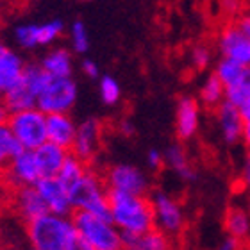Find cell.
Instances as JSON below:
<instances>
[{"label":"cell","instance_id":"6da1fadb","mask_svg":"<svg viewBox=\"0 0 250 250\" xmlns=\"http://www.w3.org/2000/svg\"><path fill=\"white\" fill-rule=\"evenodd\" d=\"M107 198L111 206V220L122 232L143 234L156 227L152 200H148L145 195L107 188Z\"/></svg>","mask_w":250,"mask_h":250},{"label":"cell","instance_id":"7a4b0ae2","mask_svg":"<svg viewBox=\"0 0 250 250\" xmlns=\"http://www.w3.org/2000/svg\"><path fill=\"white\" fill-rule=\"evenodd\" d=\"M27 240L36 250L81 249V240L72 220L50 211L27 224Z\"/></svg>","mask_w":250,"mask_h":250},{"label":"cell","instance_id":"3957f363","mask_svg":"<svg viewBox=\"0 0 250 250\" xmlns=\"http://www.w3.org/2000/svg\"><path fill=\"white\" fill-rule=\"evenodd\" d=\"M72 222L77 229L81 249L84 250H118L122 249L120 229L111 220L100 218L84 209H73Z\"/></svg>","mask_w":250,"mask_h":250},{"label":"cell","instance_id":"277c9868","mask_svg":"<svg viewBox=\"0 0 250 250\" xmlns=\"http://www.w3.org/2000/svg\"><path fill=\"white\" fill-rule=\"evenodd\" d=\"M70 198H72L73 209H84L100 218L111 220V206L105 181L91 170H88L83 181L70 191Z\"/></svg>","mask_w":250,"mask_h":250},{"label":"cell","instance_id":"5b68a950","mask_svg":"<svg viewBox=\"0 0 250 250\" xmlns=\"http://www.w3.org/2000/svg\"><path fill=\"white\" fill-rule=\"evenodd\" d=\"M7 125H9V129L13 130L15 138L23 148L36 150L38 146L48 141L47 115L38 107L13 113L9 116Z\"/></svg>","mask_w":250,"mask_h":250},{"label":"cell","instance_id":"8992f818","mask_svg":"<svg viewBox=\"0 0 250 250\" xmlns=\"http://www.w3.org/2000/svg\"><path fill=\"white\" fill-rule=\"evenodd\" d=\"M77 99V86L70 77H50L38 95V109L45 115L68 113Z\"/></svg>","mask_w":250,"mask_h":250},{"label":"cell","instance_id":"52a82bcc","mask_svg":"<svg viewBox=\"0 0 250 250\" xmlns=\"http://www.w3.org/2000/svg\"><path fill=\"white\" fill-rule=\"evenodd\" d=\"M2 173L7 175V181L13 188L36 186L38 181L43 177L36 159V152L29 148H21Z\"/></svg>","mask_w":250,"mask_h":250},{"label":"cell","instance_id":"ba28073f","mask_svg":"<svg viewBox=\"0 0 250 250\" xmlns=\"http://www.w3.org/2000/svg\"><path fill=\"white\" fill-rule=\"evenodd\" d=\"M156 227L168 236H177L184 229V213L172 197L165 193H156L152 197Z\"/></svg>","mask_w":250,"mask_h":250},{"label":"cell","instance_id":"9c48e42d","mask_svg":"<svg viewBox=\"0 0 250 250\" xmlns=\"http://www.w3.org/2000/svg\"><path fill=\"white\" fill-rule=\"evenodd\" d=\"M100 136H102V125L99 120L89 118V120L83 122L77 127L75 140H73L70 152L89 165L100 148Z\"/></svg>","mask_w":250,"mask_h":250},{"label":"cell","instance_id":"30bf717a","mask_svg":"<svg viewBox=\"0 0 250 250\" xmlns=\"http://www.w3.org/2000/svg\"><path fill=\"white\" fill-rule=\"evenodd\" d=\"M36 188L40 195L43 197L45 204L50 213L61 214V216H70L73 213V204L70 198V193L62 183L58 179V175L52 177H42L36 183Z\"/></svg>","mask_w":250,"mask_h":250},{"label":"cell","instance_id":"8fae6325","mask_svg":"<svg viewBox=\"0 0 250 250\" xmlns=\"http://www.w3.org/2000/svg\"><path fill=\"white\" fill-rule=\"evenodd\" d=\"M218 47L224 58H230L243 66H250V38L245 36L232 21L220 32Z\"/></svg>","mask_w":250,"mask_h":250},{"label":"cell","instance_id":"7c38bea8","mask_svg":"<svg viewBox=\"0 0 250 250\" xmlns=\"http://www.w3.org/2000/svg\"><path fill=\"white\" fill-rule=\"evenodd\" d=\"M105 186L111 189L134 193V195H145L148 189V181L143 173L129 165H118L113 167L105 175Z\"/></svg>","mask_w":250,"mask_h":250},{"label":"cell","instance_id":"4fadbf2b","mask_svg":"<svg viewBox=\"0 0 250 250\" xmlns=\"http://www.w3.org/2000/svg\"><path fill=\"white\" fill-rule=\"evenodd\" d=\"M13 208L23 222H32L34 218L48 213V208L43 197L40 195L36 186H20L15 188L13 195Z\"/></svg>","mask_w":250,"mask_h":250},{"label":"cell","instance_id":"5bb4252c","mask_svg":"<svg viewBox=\"0 0 250 250\" xmlns=\"http://www.w3.org/2000/svg\"><path fill=\"white\" fill-rule=\"evenodd\" d=\"M216 118H218L220 130L224 140L229 145H234L238 141H243V124H245V116L241 113L238 105H234L229 100H224L218 107L214 109Z\"/></svg>","mask_w":250,"mask_h":250},{"label":"cell","instance_id":"9a60e30c","mask_svg":"<svg viewBox=\"0 0 250 250\" xmlns=\"http://www.w3.org/2000/svg\"><path fill=\"white\" fill-rule=\"evenodd\" d=\"M75 132H77V125L68 116V113H52L47 115V138L52 143L64 146V148H72V143L75 140Z\"/></svg>","mask_w":250,"mask_h":250},{"label":"cell","instance_id":"2e32d148","mask_svg":"<svg viewBox=\"0 0 250 250\" xmlns=\"http://www.w3.org/2000/svg\"><path fill=\"white\" fill-rule=\"evenodd\" d=\"M34 152H36V159H38V165H40V170H42L43 177L58 175L62 167V163L66 161L68 154H70L68 148L58 145V143H52V141H45V143L38 146Z\"/></svg>","mask_w":250,"mask_h":250},{"label":"cell","instance_id":"e0dca14e","mask_svg":"<svg viewBox=\"0 0 250 250\" xmlns=\"http://www.w3.org/2000/svg\"><path fill=\"white\" fill-rule=\"evenodd\" d=\"M198 118H200V109H198L197 100L189 97L179 100L175 127H177V136L181 140H189L195 136L198 129Z\"/></svg>","mask_w":250,"mask_h":250},{"label":"cell","instance_id":"ac0fdd59","mask_svg":"<svg viewBox=\"0 0 250 250\" xmlns=\"http://www.w3.org/2000/svg\"><path fill=\"white\" fill-rule=\"evenodd\" d=\"M25 62L21 61L20 56L11 52L7 48L0 50V91L5 93L7 89L15 88L23 77Z\"/></svg>","mask_w":250,"mask_h":250},{"label":"cell","instance_id":"d6986e66","mask_svg":"<svg viewBox=\"0 0 250 250\" xmlns=\"http://www.w3.org/2000/svg\"><path fill=\"white\" fill-rule=\"evenodd\" d=\"M227 236H232L241 245L250 243V213L247 209L230 206L224 218Z\"/></svg>","mask_w":250,"mask_h":250},{"label":"cell","instance_id":"ffe728a7","mask_svg":"<svg viewBox=\"0 0 250 250\" xmlns=\"http://www.w3.org/2000/svg\"><path fill=\"white\" fill-rule=\"evenodd\" d=\"M2 102H4L5 107L9 109L11 115H13V113H18V111H25V109L36 107L38 95L34 93L23 81H20L15 88H11L5 91Z\"/></svg>","mask_w":250,"mask_h":250},{"label":"cell","instance_id":"44dd1931","mask_svg":"<svg viewBox=\"0 0 250 250\" xmlns=\"http://www.w3.org/2000/svg\"><path fill=\"white\" fill-rule=\"evenodd\" d=\"M86 173H88V163H84L83 159H79L77 156H73L72 152H70L66 161L62 163L61 170H59L58 179L62 183V186L68 189V193H70L73 188L83 181Z\"/></svg>","mask_w":250,"mask_h":250},{"label":"cell","instance_id":"7402d4cb","mask_svg":"<svg viewBox=\"0 0 250 250\" xmlns=\"http://www.w3.org/2000/svg\"><path fill=\"white\" fill-rule=\"evenodd\" d=\"M42 66L52 77H70L72 75V56L64 48H56L43 59Z\"/></svg>","mask_w":250,"mask_h":250},{"label":"cell","instance_id":"603a6c76","mask_svg":"<svg viewBox=\"0 0 250 250\" xmlns=\"http://www.w3.org/2000/svg\"><path fill=\"white\" fill-rule=\"evenodd\" d=\"M165 163L184 181H193L195 179V172H193L191 165L188 161L186 152H184V148L181 145H173L168 148V152L165 154Z\"/></svg>","mask_w":250,"mask_h":250},{"label":"cell","instance_id":"cb8c5ba5","mask_svg":"<svg viewBox=\"0 0 250 250\" xmlns=\"http://www.w3.org/2000/svg\"><path fill=\"white\" fill-rule=\"evenodd\" d=\"M23 146L18 143L9 125H0V173L4 172L7 165L13 161V157L21 150Z\"/></svg>","mask_w":250,"mask_h":250},{"label":"cell","instance_id":"d4e9b609","mask_svg":"<svg viewBox=\"0 0 250 250\" xmlns=\"http://www.w3.org/2000/svg\"><path fill=\"white\" fill-rule=\"evenodd\" d=\"M200 100L204 102V105H208L211 109H216L218 104L225 100V86L216 77V73L208 77V81L204 83L202 89H200Z\"/></svg>","mask_w":250,"mask_h":250},{"label":"cell","instance_id":"484cf974","mask_svg":"<svg viewBox=\"0 0 250 250\" xmlns=\"http://www.w3.org/2000/svg\"><path fill=\"white\" fill-rule=\"evenodd\" d=\"M243 70H245V66L240 64L238 61H234V59L222 58V61H218V64H216L214 73H216V77H218L220 81L224 83L225 88H227V86H232V84H236L240 81Z\"/></svg>","mask_w":250,"mask_h":250},{"label":"cell","instance_id":"4316f807","mask_svg":"<svg viewBox=\"0 0 250 250\" xmlns=\"http://www.w3.org/2000/svg\"><path fill=\"white\" fill-rule=\"evenodd\" d=\"M249 93H250V66H245L240 81L236 84H232V86L225 88V100H229V102H232L234 105L240 107L245 102Z\"/></svg>","mask_w":250,"mask_h":250},{"label":"cell","instance_id":"83f0119b","mask_svg":"<svg viewBox=\"0 0 250 250\" xmlns=\"http://www.w3.org/2000/svg\"><path fill=\"white\" fill-rule=\"evenodd\" d=\"M62 32V21L54 20L43 25H38V45H50Z\"/></svg>","mask_w":250,"mask_h":250},{"label":"cell","instance_id":"f1b7e54d","mask_svg":"<svg viewBox=\"0 0 250 250\" xmlns=\"http://www.w3.org/2000/svg\"><path fill=\"white\" fill-rule=\"evenodd\" d=\"M70 36H72V45L73 50L79 54H84L89 47V38L88 32H86V27H84L83 21H75L72 25V31H70Z\"/></svg>","mask_w":250,"mask_h":250},{"label":"cell","instance_id":"f546056e","mask_svg":"<svg viewBox=\"0 0 250 250\" xmlns=\"http://www.w3.org/2000/svg\"><path fill=\"white\" fill-rule=\"evenodd\" d=\"M100 97L104 100L105 104H116L118 99H120V86L113 77H102L100 81Z\"/></svg>","mask_w":250,"mask_h":250},{"label":"cell","instance_id":"4dcf8cb0","mask_svg":"<svg viewBox=\"0 0 250 250\" xmlns=\"http://www.w3.org/2000/svg\"><path fill=\"white\" fill-rule=\"evenodd\" d=\"M16 40L21 47H38V25H21L16 29Z\"/></svg>","mask_w":250,"mask_h":250},{"label":"cell","instance_id":"1f68e13d","mask_svg":"<svg viewBox=\"0 0 250 250\" xmlns=\"http://www.w3.org/2000/svg\"><path fill=\"white\" fill-rule=\"evenodd\" d=\"M191 61L197 68L204 70V68L209 64V61H211V50H209L208 47H204V45H198V47L193 48Z\"/></svg>","mask_w":250,"mask_h":250},{"label":"cell","instance_id":"d6a6232c","mask_svg":"<svg viewBox=\"0 0 250 250\" xmlns=\"http://www.w3.org/2000/svg\"><path fill=\"white\" fill-rule=\"evenodd\" d=\"M232 23H234L238 29H240L245 36L250 38V9H245V11H240L238 15H236V18L232 20Z\"/></svg>","mask_w":250,"mask_h":250},{"label":"cell","instance_id":"836d02e7","mask_svg":"<svg viewBox=\"0 0 250 250\" xmlns=\"http://www.w3.org/2000/svg\"><path fill=\"white\" fill-rule=\"evenodd\" d=\"M241 4H243V0H220L222 9L229 15H238L241 11Z\"/></svg>","mask_w":250,"mask_h":250},{"label":"cell","instance_id":"e575fe53","mask_svg":"<svg viewBox=\"0 0 250 250\" xmlns=\"http://www.w3.org/2000/svg\"><path fill=\"white\" fill-rule=\"evenodd\" d=\"M240 179H241V184H243V188L250 191V154L245 157V163H243V167H241Z\"/></svg>","mask_w":250,"mask_h":250},{"label":"cell","instance_id":"d590c367","mask_svg":"<svg viewBox=\"0 0 250 250\" xmlns=\"http://www.w3.org/2000/svg\"><path fill=\"white\" fill-rule=\"evenodd\" d=\"M163 163H165V157L159 154L157 150H150L148 152V167L152 170H159L163 167Z\"/></svg>","mask_w":250,"mask_h":250},{"label":"cell","instance_id":"8d00e7d4","mask_svg":"<svg viewBox=\"0 0 250 250\" xmlns=\"http://www.w3.org/2000/svg\"><path fill=\"white\" fill-rule=\"evenodd\" d=\"M83 70H84V73L91 79H97V75H99V66H97V62L91 61V59H86V61L83 62Z\"/></svg>","mask_w":250,"mask_h":250},{"label":"cell","instance_id":"74e56055","mask_svg":"<svg viewBox=\"0 0 250 250\" xmlns=\"http://www.w3.org/2000/svg\"><path fill=\"white\" fill-rule=\"evenodd\" d=\"M241 247V243L236 238H232V236H227L225 238V241L222 243V249L224 250H236V249H240Z\"/></svg>","mask_w":250,"mask_h":250},{"label":"cell","instance_id":"f35d334b","mask_svg":"<svg viewBox=\"0 0 250 250\" xmlns=\"http://www.w3.org/2000/svg\"><path fill=\"white\" fill-rule=\"evenodd\" d=\"M9 116H11L9 109L5 107L4 102H0V125H5V124H7V122H9Z\"/></svg>","mask_w":250,"mask_h":250},{"label":"cell","instance_id":"ab89813d","mask_svg":"<svg viewBox=\"0 0 250 250\" xmlns=\"http://www.w3.org/2000/svg\"><path fill=\"white\" fill-rule=\"evenodd\" d=\"M243 141H245V145L250 148V116H247L245 124H243Z\"/></svg>","mask_w":250,"mask_h":250},{"label":"cell","instance_id":"60d3db41","mask_svg":"<svg viewBox=\"0 0 250 250\" xmlns=\"http://www.w3.org/2000/svg\"><path fill=\"white\" fill-rule=\"evenodd\" d=\"M120 130H122V134L130 136L132 132H134V127H132V124H130L129 120H124V122L120 124Z\"/></svg>","mask_w":250,"mask_h":250},{"label":"cell","instance_id":"b9f144b4","mask_svg":"<svg viewBox=\"0 0 250 250\" xmlns=\"http://www.w3.org/2000/svg\"><path fill=\"white\" fill-rule=\"evenodd\" d=\"M240 109H241V113H243V116H250V93L247 95V99H245V102L240 105Z\"/></svg>","mask_w":250,"mask_h":250},{"label":"cell","instance_id":"7bdbcfd3","mask_svg":"<svg viewBox=\"0 0 250 250\" xmlns=\"http://www.w3.org/2000/svg\"><path fill=\"white\" fill-rule=\"evenodd\" d=\"M2 100H4V93H2V91H0V102H2Z\"/></svg>","mask_w":250,"mask_h":250},{"label":"cell","instance_id":"ee69618b","mask_svg":"<svg viewBox=\"0 0 250 250\" xmlns=\"http://www.w3.org/2000/svg\"><path fill=\"white\" fill-rule=\"evenodd\" d=\"M247 7L250 9V0H247Z\"/></svg>","mask_w":250,"mask_h":250},{"label":"cell","instance_id":"f6af8a7d","mask_svg":"<svg viewBox=\"0 0 250 250\" xmlns=\"http://www.w3.org/2000/svg\"><path fill=\"white\" fill-rule=\"evenodd\" d=\"M249 213H250V200H249Z\"/></svg>","mask_w":250,"mask_h":250},{"label":"cell","instance_id":"bcb514c9","mask_svg":"<svg viewBox=\"0 0 250 250\" xmlns=\"http://www.w3.org/2000/svg\"><path fill=\"white\" fill-rule=\"evenodd\" d=\"M2 48H4V47H2V45H0V50H2Z\"/></svg>","mask_w":250,"mask_h":250},{"label":"cell","instance_id":"7dc6e473","mask_svg":"<svg viewBox=\"0 0 250 250\" xmlns=\"http://www.w3.org/2000/svg\"><path fill=\"white\" fill-rule=\"evenodd\" d=\"M0 2H2V0H0Z\"/></svg>","mask_w":250,"mask_h":250}]
</instances>
